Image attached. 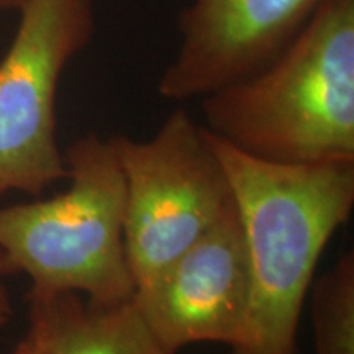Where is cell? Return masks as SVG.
I'll list each match as a JSON object with an SVG mask.
<instances>
[{"label": "cell", "mask_w": 354, "mask_h": 354, "mask_svg": "<svg viewBox=\"0 0 354 354\" xmlns=\"http://www.w3.org/2000/svg\"><path fill=\"white\" fill-rule=\"evenodd\" d=\"M12 318V300L10 294H8L7 286L3 284L0 279V328L7 325Z\"/></svg>", "instance_id": "8fae6325"}, {"label": "cell", "mask_w": 354, "mask_h": 354, "mask_svg": "<svg viewBox=\"0 0 354 354\" xmlns=\"http://www.w3.org/2000/svg\"><path fill=\"white\" fill-rule=\"evenodd\" d=\"M250 292L245 230L234 202L133 300L167 353L198 343L233 351L245 331Z\"/></svg>", "instance_id": "8992f818"}, {"label": "cell", "mask_w": 354, "mask_h": 354, "mask_svg": "<svg viewBox=\"0 0 354 354\" xmlns=\"http://www.w3.org/2000/svg\"><path fill=\"white\" fill-rule=\"evenodd\" d=\"M26 2L28 0H0V10H6V8H17V10H20Z\"/></svg>", "instance_id": "7c38bea8"}, {"label": "cell", "mask_w": 354, "mask_h": 354, "mask_svg": "<svg viewBox=\"0 0 354 354\" xmlns=\"http://www.w3.org/2000/svg\"><path fill=\"white\" fill-rule=\"evenodd\" d=\"M0 61V197H38L68 176L56 140V95L95 30L91 0H28Z\"/></svg>", "instance_id": "5b68a950"}, {"label": "cell", "mask_w": 354, "mask_h": 354, "mask_svg": "<svg viewBox=\"0 0 354 354\" xmlns=\"http://www.w3.org/2000/svg\"><path fill=\"white\" fill-rule=\"evenodd\" d=\"M12 354H41V344H39L38 335L35 333V330L30 326L24 339L17 344Z\"/></svg>", "instance_id": "30bf717a"}, {"label": "cell", "mask_w": 354, "mask_h": 354, "mask_svg": "<svg viewBox=\"0 0 354 354\" xmlns=\"http://www.w3.org/2000/svg\"><path fill=\"white\" fill-rule=\"evenodd\" d=\"M212 135L277 165L354 161V0H325L269 64L203 97Z\"/></svg>", "instance_id": "7a4b0ae2"}, {"label": "cell", "mask_w": 354, "mask_h": 354, "mask_svg": "<svg viewBox=\"0 0 354 354\" xmlns=\"http://www.w3.org/2000/svg\"><path fill=\"white\" fill-rule=\"evenodd\" d=\"M68 189L0 209V279L26 274L28 295L74 292L95 304L133 299L123 241L125 179L113 138L91 135L64 153Z\"/></svg>", "instance_id": "3957f363"}, {"label": "cell", "mask_w": 354, "mask_h": 354, "mask_svg": "<svg viewBox=\"0 0 354 354\" xmlns=\"http://www.w3.org/2000/svg\"><path fill=\"white\" fill-rule=\"evenodd\" d=\"M125 179L123 241L136 290L149 286L234 203L205 128L176 110L146 141L113 136Z\"/></svg>", "instance_id": "277c9868"}, {"label": "cell", "mask_w": 354, "mask_h": 354, "mask_svg": "<svg viewBox=\"0 0 354 354\" xmlns=\"http://www.w3.org/2000/svg\"><path fill=\"white\" fill-rule=\"evenodd\" d=\"M28 310L41 354H171L133 299L95 304L74 292L28 295Z\"/></svg>", "instance_id": "ba28073f"}, {"label": "cell", "mask_w": 354, "mask_h": 354, "mask_svg": "<svg viewBox=\"0 0 354 354\" xmlns=\"http://www.w3.org/2000/svg\"><path fill=\"white\" fill-rule=\"evenodd\" d=\"M315 354H354V254L336 261L310 287Z\"/></svg>", "instance_id": "9c48e42d"}, {"label": "cell", "mask_w": 354, "mask_h": 354, "mask_svg": "<svg viewBox=\"0 0 354 354\" xmlns=\"http://www.w3.org/2000/svg\"><path fill=\"white\" fill-rule=\"evenodd\" d=\"M207 135L232 185L250 263V308L233 354H299L318 261L353 212L354 161L277 165Z\"/></svg>", "instance_id": "6da1fadb"}, {"label": "cell", "mask_w": 354, "mask_h": 354, "mask_svg": "<svg viewBox=\"0 0 354 354\" xmlns=\"http://www.w3.org/2000/svg\"><path fill=\"white\" fill-rule=\"evenodd\" d=\"M325 0H194L179 17L180 41L158 92L207 97L269 64Z\"/></svg>", "instance_id": "52a82bcc"}]
</instances>
